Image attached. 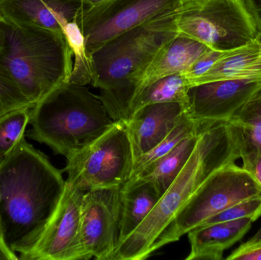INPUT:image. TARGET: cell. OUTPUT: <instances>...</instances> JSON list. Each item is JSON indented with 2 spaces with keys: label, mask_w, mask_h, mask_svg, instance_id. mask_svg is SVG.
Returning a JSON list of instances; mask_svg holds the SVG:
<instances>
[{
  "label": "cell",
  "mask_w": 261,
  "mask_h": 260,
  "mask_svg": "<svg viewBox=\"0 0 261 260\" xmlns=\"http://www.w3.org/2000/svg\"><path fill=\"white\" fill-rule=\"evenodd\" d=\"M66 180L45 154L21 137L0 164V219L5 241L15 253L45 227L65 189Z\"/></svg>",
  "instance_id": "1"
},
{
  "label": "cell",
  "mask_w": 261,
  "mask_h": 260,
  "mask_svg": "<svg viewBox=\"0 0 261 260\" xmlns=\"http://www.w3.org/2000/svg\"><path fill=\"white\" fill-rule=\"evenodd\" d=\"M240 159L239 142L228 122L204 127L184 169L141 225L119 244L113 260L148 258L155 241L198 189L215 172Z\"/></svg>",
  "instance_id": "2"
},
{
  "label": "cell",
  "mask_w": 261,
  "mask_h": 260,
  "mask_svg": "<svg viewBox=\"0 0 261 260\" xmlns=\"http://www.w3.org/2000/svg\"><path fill=\"white\" fill-rule=\"evenodd\" d=\"M27 136L68 159L113 127L103 102L85 85L67 82L55 87L31 109Z\"/></svg>",
  "instance_id": "3"
},
{
  "label": "cell",
  "mask_w": 261,
  "mask_h": 260,
  "mask_svg": "<svg viewBox=\"0 0 261 260\" xmlns=\"http://www.w3.org/2000/svg\"><path fill=\"white\" fill-rule=\"evenodd\" d=\"M0 65L35 104L70 79L73 51L62 32L2 19Z\"/></svg>",
  "instance_id": "4"
},
{
  "label": "cell",
  "mask_w": 261,
  "mask_h": 260,
  "mask_svg": "<svg viewBox=\"0 0 261 260\" xmlns=\"http://www.w3.org/2000/svg\"><path fill=\"white\" fill-rule=\"evenodd\" d=\"M178 11L123 32L93 52L90 84L101 90L123 84L179 35Z\"/></svg>",
  "instance_id": "5"
},
{
  "label": "cell",
  "mask_w": 261,
  "mask_h": 260,
  "mask_svg": "<svg viewBox=\"0 0 261 260\" xmlns=\"http://www.w3.org/2000/svg\"><path fill=\"white\" fill-rule=\"evenodd\" d=\"M176 24L181 35L221 51L261 36L244 0H184Z\"/></svg>",
  "instance_id": "6"
},
{
  "label": "cell",
  "mask_w": 261,
  "mask_h": 260,
  "mask_svg": "<svg viewBox=\"0 0 261 260\" xmlns=\"http://www.w3.org/2000/svg\"><path fill=\"white\" fill-rule=\"evenodd\" d=\"M261 195V186L252 174L236 163L215 172L198 189L155 241L152 253L179 241L222 211Z\"/></svg>",
  "instance_id": "7"
},
{
  "label": "cell",
  "mask_w": 261,
  "mask_h": 260,
  "mask_svg": "<svg viewBox=\"0 0 261 260\" xmlns=\"http://www.w3.org/2000/svg\"><path fill=\"white\" fill-rule=\"evenodd\" d=\"M67 160L66 181L84 192L122 188L130 180L135 163L125 122H115L97 140Z\"/></svg>",
  "instance_id": "8"
},
{
  "label": "cell",
  "mask_w": 261,
  "mask_h": 260,
  "mask_svg": "<svg viewBox=\"0 0 261 260\" xmlns=\"http://www.w3.org/2000/svg\"><path fill=\"white\" fill-rule=\"evenodd\" d=\"M184 0H107L90 7L82 6L75 21L90 55L110 40L140 24L177 12Z\"/></svg>",
  "instance_id": "9"
},
{
  "label": "cell",
  "mask_w": 261,
  "mask_h": 260,
  "mask_svg": "<svg viewBox=\"0 0 261 260\" xmlns=\"http://www.w3.org/2000/svg\"><path fill=\"white\" fill-rule=\"evenodd\" d=\"M208 49L211 48L205 44L179 33L123 84L101 90L99 98L110 117L114 122H126L130 104L141 90L165 76L184 73Z\"/></svg>",
  "instance_id": "10"
},
{
  "label": "cell",
  "mask_w": 261,
  "mask_h": 260,
  "mask_svg": "<svg viewBox=\"0 0 261 260\" xmlns=\"http://www.w3.org/2000/svg\"><path fill=\"white\" fill-rule=\"evenodd\" d=\"M84 192L66 181L51 218L18 256L22 260L90 259L83 242L81 207Z\"/></svg>",
  "instance_id": "11"
},
{
  "label": "cell",
  "mask_w": 261,
  "mask_h": 260,
  "mask_svg": "<svg viewBox=\"0 0 261 260\" xmlns=\"http://www.w3.org/2000/svg\"><path fill=\"white\" fill-rule=\"evenodd\" d=\"M122 188L99 189L84 193L81 232L89 258L113 260L120 241Z\"/></svg>",
  "instance_id": "12"
},
{
  "label": "cell",
  "mask_w": 261,
  "mask_h": 260,
  "mask_svg": "<svg viewBox=\"0 0 261 260\" xmlns=\"http://www.w3.org/2000/svg\"><path fill=\"white\" fill-rule=\"evenodd\" d=\"M261 89V81H214L190 87L187 114L202 126L228 122Z\"/></svg>",
  "instance_id": "13"
},
{
  "label": "cell",
  "mask_w": 261,
  "mask_h": 260,
  "mask_svg": "<svg viewBox=\"0 0 261 260\" xmlns=\"http://www.w3.org/2000/svg\"><path fill=\"white\" fill-rule=\"evenodd\" d=\"M186 114L179 102L151 104L134 112L125 125L135 160L162 141Z\"/></svg>",
  "instance_id": "14"
},
{
  "label": "cell",
  "mask_w": 261,
  "mask_h": 260,
  "mask_svg": "<svg viewBox=\"0 0 261 260\" xmlns=\"http://www.w3.org/2000/svg\"><path fill=\"white\" fill-rule=\"evenodd\" d=\"M82 6L81 0H0V15L8 22L63 32Z\"/></svg>",
  "instance_id": "15"
},
{
  "label": "cell",
  "mask_w": 261,
  "mask_h": 260,
  "mask_svg": "<svg viewBox=\"0 0 261 260\" xmlns=\"http://www.w3.org/2000/svg\"><path fill=\"white\" fill-rule=\"evenodd\" d=\"M229 79L261 81V36L225 50L206 73L188 83L192 87Z\"/></svg>",
  "instance_id": "16"
},
{
  "label": "cell",
  "mask_w": 261,
  "mask_h": 260,
  "mask_svg": "<svg viewBox=\"0 0 261 260\" xmlns=\"http://www.w3.org/2000/svg\"><path fill=\"white\" fill-rule=\"evenodd\" d=\"M252 223L243 218L193 229L187 233L190 252L186 259H223L224 253L246 235Z\"/></svg>",
  "instance_id": "17"
},
{
  "label": "cell",
  "mask_w": 261,
  "mask_h": 260,
  "mask_svg": "<svg viewBox=\"0 0 261 260\" xmlns=\"http://www.w3.org/2000/svg\"><path fill=\"white\" fill-rule=\"evenodd\" d=\"M201 131L181 140L171 151L147 166L135 178L128 182L137 180L148 182L162 196L187 164L196 148Z\"/></svg>",
  "instance_id": "18"
},
{
  "label": "cell",
  "mask_w": 261,
  "mask_h": 260,
  "mask_svg": "<svg viewBox=\"0 0 261 260\" xmlns=\"http://www.w3.org/2000/svg\"><path fill=\"white\" fill-rule=\"evenodd\" d=\"M239 142L242 166L261 157V89L228 121Z\"/></svg>",
  "instance_id": "19"
},
{
  "label": "cell",
  "mask_w": 261,
  "mask_h": 260,
  "mask_svg": "<svg viewBox=\"0 0 261 260\" xmlns=\"http://www.w3.org/2000/svg\"><path fill=\"white\" fill-rule=\"evenodd\" d=\"M122 197L119 244L141 225L153 210L161 195L151 183L137 180L128 182L122 186Z\"/></svg>",
  "instance_id": "20"
},
{
  "label": "cell",
  "mask_w": 261,
  "mask_h": 260,
  "mask_svg": "<svg viewBox=\"0 0 261 260\" xmlns=\"http://www.w3.org/2000/svg\"><path fill=\"white\" fill-rule=\"evenodd\" d=\"M188 81L182 73L165 76L141 90L132 101L129 119L134 112L146 105L165 102H179L187 108L189 104Z\"/></svg>",
  "instance_id": "21"
},
{
  "label": "cell",
  "mask_w": 261,
  "mask_h": 260,
  "mask_svg": "<svg viewBox=\"0 0 261 260\" xmlns=\"http://www.w3.org/2000/svg\"><path fill=\"white\" fill-rule=\"evenodd\" d=\"M203 127L205 126L199 125L186 114L178 125L170 131V134L162 141L160 142L153 149L135 160L133 172L129 180L135 178L143 169L171 151L181 140L191 134L199 132Z\"/></svg>",
  "instance_id": "22"
},
{
  "label": "cell",
  "mask_w": 261,
  "mask_h": 260,
  "mask_svg": "<svg viewBox=\"0 0 261 260\" xmlns=\"http://www.w3.org/2000/svg\"><path fill=\"white\" fill-rule=\"evenodd\" d=\"M63 32L75 56L69 82L82 85L90 84L92 79L90 60L86 51L84 36L75 20L67 23L63 28Z\"/></svg>",
  "instance_id": "23"
},
{
  "label": "cell",
  "mask_w": 261,
  "mask_h": 260,
  "mask_svg": "<svg viewBox=\"0 0 261 260\" xmlns=\"http://www.w3.org/2000/svg\"><path fill=\"white\" fill-rule=\"evenodd\" d=\"M32 108L14 110L0 118V164L25 135Z\"/></svg>",
  "instance_id": "24"
},
{
  "label": "cell",
  "mask_w": 261,
  "mask_h": 260,
  "mask_svg": "<svg viewBox=\"0 0 261 260\" xmlns=\"http://www.w3.org/2000/svg\"><path fill=\"white\" fill-rule=\"evenodd\" d=\"M35 105L21 91L8 70L0 65V118L14 110L32 108Z\"/></svg>",
  "instance_id": "25"
},
{
  "label": "cell",
  "mask_w": 261,
  "mask_h": 260,
  "mask_svg": "<svg viewBox=\"0 0 261 260\" xmlns=\"http://www.w3.org/2000/svg\"><path fill=\"white\" fill-rule=\"evenodd\" d=\"M260 216L261 195L241 201L222 211L204 221L200 226L236 221V220L243 219V218L251 219L254 222Z\"/></svg>",
  "instance_id": "26"
},
{
  "label": "cell",
  "mask_w": 261,
  "mask_h": 260,
  "mask_svg": "<svg viewBox=\"0 0 261 260\" xmlns=\"http://www.w3.org/2000/svg\"><path fill=\"white\" fill-rule=\"evenodd\" d=\"M224 51L208 49L202 56H199L182 74L187 81L193 80L206 73L222 56Z\"/></svg>",
  "instance_id": "27"
},
{
  "label": "cell",
  "mask_w": 261,
  "mask_h": 260,
  "mask_svg": "<svg viewBox=\"0 0 261 260\" xmlns=\"http://www.w3.org/2000/svg\"><path fill=\"white\" fill-rule=\"evenodd\" d=\"M226 259L261 260V244L248 247L240 245L227 256Z\"/></svg>",
  "instance_id": "28"
},
{
  "label": "cell",
  "mask_w": 261,
  "mask_h": 260,
  "mask_svg": "<svg viewBox=\"0 0 261 260\" xmlns=\"http://www.w3.org/2000/svg\"><path fill=\"white\" fill-rule=\"evenodd\" d=\"M19 259L16 253L14 252L6 244L3 235V226L0 219V260H17Z\"/></svg>",
  "instance_id": "29"
},
{
  "label": "cell",
  "mask_w": 261,
  "mask_h": 260,
  "mask_svg": "<svg viewBox=\"0 0 261 260\" xmlns=\"http://www.w3.org/2000/svg\"><path fill=\"white\" fill-rule=\"evenodd\" d=\"M261 32V0H244Z\"/></svg>",
  "instance_id": "30"
},
{
  "label": "cell",
  "mask_w": 261,
  "mask_h": 260,
  "mask_svg": "<svg viewBox=\"0 0 261 260\" xmlns=\"http://www.w3.org/2000/svg\"><path fill=\"white\" fill-rule=\"evenodd\" d=\"M247 170L252 174L256 181L261 186V157H257L253 161V163L247 168Z\"/></svg>",
  "instance_id": "31"
},
{
  "label": "cell",
  "mask_w": 261,
  "mask_h": 260,
  "mask_svg": "<svg viewBox=\"0 0 261 260\" xmlns=\"http://www.w3.org/2000/svg\"><path fill=\"white\" fill-rule=\"evenodd\" d=\"M261 244V227L252 238H250L248 241L242 244V246H243V247H248V246L255 245V244Z\"/></svg>",
  "instance_id": "32"
},
{
  "label": "cell",
  "mask_w": 261,
  "mask_h": 260,
  "mask_svg": "<svg viewBox=\"0 0 261 260\" xmlns=\"http://www.w3.org/2000/svg\"><path fill=\"white\" fill-rule=\"evenodd\" d=\"M106 1L107 0H81L84 7L96 6V5L100 4Z\"/></svg>",
  "instance_id": "33"
},
{
  "label": "cell",
  "mask_w": 261,
  "mask_h": 260,
  "mask_svg": "<svg viewBox=\"0 0 261 260\" xmlns=\"http://www.w3.org/2000/svg\"><path fill=\"white\" fill-rule=\"evenodd\" d=\"M3 46V26H2V17L0 15V51H1L2 48Z\"/></svg>",
  "instance_id": "34"
},
{
  "label": "cell",
  "mask_w": 261,
  "mask_h": 260,
  "mask_svg": "<svg viewBox=\"0 0 261 260\" xmlns=\"http://www.w3.org/2000/svg\"><path fill=\"white\" fill-rule=\"evenodd\" d=\"M2 201V192H1V187H0V203H1Z\"/></svg>",
  "instance_id": "35"
}]
</instances>
